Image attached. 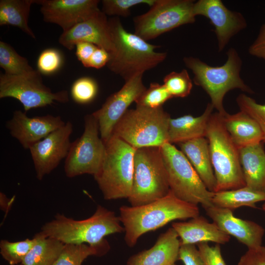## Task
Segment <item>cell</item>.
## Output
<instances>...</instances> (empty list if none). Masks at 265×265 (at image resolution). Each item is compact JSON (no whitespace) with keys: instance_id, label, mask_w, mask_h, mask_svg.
<instances>
[{"instance_id":"1","label":"cell","mask_w":265,"mask_h":265,"mask_svg":"<svg viewBox=\"0 0 265 265\" xmlns=\"http://www.w3.org/2000/svg\"><path fill=\"white\" fill-rule=\"evenodd\" d=\"M119 213L125 233V241L132 247L143 234L161 228L173 220L198 216L200 211L197 205L182 200L170 190L165 196L148 204L122 206Z\"/></svg>"},{"instance_id":"2","label":"cell","mask_w":265,"mask_h":265,"mask_svg":"<svg viewBox=\"0 0 265 265\" xmlns=\"http://www.w3.org/2000/svg\"><path fill=\"white\" fill-rule=\"evenodd\" d=\"M113 51L109 53L108 68L125 81L139 74H144L162 62L166 52H157L160 46L151 44L134 33L127 31L120 19H108Z\"/></svg>"},{"instance_id":"3","label":"cell","mask_w":265,"mask_h":265,"mask_svg":"<svg viewBox=\"0 0 265 265\" xmlns=\"http://www.w3.org/2000/svg\"><path fill=\"white\" fill-rule=\"evenodd\" d=\"M121 223L119 217L114 212L98 205L90 217L83 220L57 213L53 219L42 226L39 233L64 244L96 245L106 240L105 237L124 231Z\"/></svg>"},{"instance_id":"4","label":"cell","mask_w":265,"mask_h":265,"mask_svg":"<svg viewBox=\"0 0 265 265\" xmlns=\"http://www.w3.org/2000/svg\"><path fill=\"white\" fill-rule=\"evenodd\" d=\"M225 63L220 66H212L197 57L185 56L183 62L194 75L193 82L209 96L211 103L217 112L224 115L223 100L231 90L238 89L249 94L254 93L240 77L242 60L237 51L230 48Z\"/></svg>"},{"instance_id":"5","label":"cell","mask_w":265,"mask_h":265,"mask_svg":"<svg viewBox=\"0 0 265 265\" xmlns=\"http://www.w3.org/2000/svg\"><path fill=\"white\" fill-rule=\"evenodd\" d=\"M223 116L218 112L212 113L206 135L216 179L214 192L245 186L239 149L225 127Z\"/></svg>"},{"instance_id":"6","label":"cell","mask_w":265,"mask_h":265,"mask_svg":"<svg viewBox=\"0 0 265 265\" xmlns=\"http://www.w3.org/2000/svg\"><path fill=\"white\" fill-rule=\"evenodd\" d=\"M105 144L104 159L94 178L105 200L128 199L132 189L136 149L112 135Z\"/></svg>"},{"instance_id":"7","label":"cell","mask_w":265,"mask_h":265,"mask_svg":"<svg viewBox=\"0 0 265 265\" xmlns=\"http://www.w3.org/2000/svg\"><path fill=\"white\" fill-rule=\"evenodd\" d=\"M170 115L162 107L149 108L136 106L128 109L115 124L111 135L135 149L161 147L168 141Z\"/></svg>"},{"instance_id":"8","label":"cell","mask_w":265,"mask_h":265,"mask_svg":"<svg viewBox=\"0 0 265 265\" xmlns=\"http://www.w3.org/2000/svg\"><path fill=\"white\" fill-rule=\"evenodd\" d=\"M170 190L160 147L136 149L131 194V206L151 203L166 195Z\"/></svg>"},{"instance_id":"9","label":"cell","mask_w":265,"mask_h":265,"mask_svg":"<svg viewBox=\"0 0 265 265\" xmlns=\"http://www.w3.org/2000/svg\"><path fill=\"white\" fill-rule=\"evenodd\" d=\"M170 190L179 199L205 209L213 205L214 192L206 187L194 167L181 151L166 142L160 147Z\"/></svg>"},{"instance_id":"10","label":"cell","mask_w":265,"mask_h":265,"mask_svg":"<svg viewBox=\"0 0 265 265\" xmlns=\"http://www.w3.org/2000/svg\"><path fill=\"white\" fill-rule=\"evenodd\" d=\"M195 1L155 0L146 13L134 17V33L148 41L181 26L194 23Z\"/></svg>"},{"instance_id":"11","label":"cell","mask_w":265,"mask_h":265,"mask_svg":"<svg viewBox=\"0 0 265 265\" xmlns=\"http://www.w3.org/2000/svg\"><path fill=\"white\" fill-rule=\"evenodd\" d=\"M84 129L82 135L71 143L64 163V172L68 178L83 174L93 176L99 171L103 162L106 146L99 137L98 120L92 115L84 117Z\"/></svg>"},{"instance_id":"12","label":"cell","mask_w":265,"mask_h":265,"mask_svg":"<svg viewBox=\"0 0 265 265\" xmlns=\"http://www.w3.org/2000/svg\"><path fill=\"white\" fill-rule=\"evenodd\" d=\"M41 73L38 71L30 76L0 75V98L11 97L18 100L23 106L25 112L54 104L55 102L66 103L69 94L62 90L53 92L44 84Z\"/></svg>"},{"instance_id":"13","label":"cell","mask_w":265,"mask_h":265,"mask_svg":"<svg viewBox=\"0 0 265 265\" xmlns=\"http://www.w3.org/2000/svg\"><path fill=\"white\" fill-rule=\"evenodd\" d=\"M143 75H136L125 81L119 91L110 95L102 107L92 113L98 121L100 137L104 143L111 136L115 124L129 106L147 88L142 81Z\"/></svg>"},{"instance_id":"14","label":"cell","mask_w":265,"mask_h":265,"mask_svg":"<svg viewBox=\"0 0 265 265\" xmlns=\"http://www.w3.org/2000/svg\"><path fill=\"white\" fill-rule=\"evenodd\" d=\"M73 126L70 121L55 130L29 149L38 180L55 169L66 158L71 143Z\"/></svg>"},{"instance_id":"15","label":"cell","mask_w":265,"mask_h":265,"mask_svg":"<svg viewBox=\"0 0 265 265\" xmlns=\"http://www.w3.org/2000/svg\"><path fill=\"white\" fill-rule=\"evenodd\" d=\"M193 14L208 19L214 27L219 52L231 39L245 29L247 22L240 12L227 8L221 0H199L194 3Z\"/></svg>"},{"instance_id":"16","label":"cell","mask_w":265,"mask_h":265,"mask_svg":"<svg viewBox=\"0 0 265 265\" xmlns=\"http://www.w3.org/2000/svg\"><path fill=\"white\" fill-rule=\"evenodd\" d=\"M98 0H36L46 22L60 26L63 31L68 30L101 10Z\"/></svg>"},{"instance_id":"17","label":"cell","mask_w":265,"mask_h":265,"mask_svg":"<svg viewBox=\"0 0 265 265\" xmlns=\"http://www.w3.org/2000/svg\"><path fill=\"white\" fill-rule=\"evenodd\" d=\"M65 123L60 116L47 114L29 117L26 112L18 110L14 111L6 125L11 135L24 149H29Z\"/></svg>"},{"instance_id":"18","label":"cell","mask_w":265,"mask_h":265,"mask_svg":"<svg viewBox=\"0 0 265 265\" xmlns=\"http://www.w3.org/2000/svg\"><path fill=\"white\" fill-rule=\"evenodd\" d=\"M59 42L69 50H72L80 42H88L107 51L114 50L108 20L102 10L68 30L63 31Z\"/></svg>"},{"instance_id":"19","label":"cell","mask_w":265,"mask_h":265,"mask_svg":"<svg viewBox=\"0 0 265 265\" xmlns=\"http://www.w3.org/2000/svg\"><path fill=\"white\" fill-rule=\"evenodd\" d=\"M206 214L222 231L236 238L248 249L262 245L264 228L249 220L235 216L232 210L212 205L205 209Z\"/></svg>"},{"instance_id":"20","label":"cell","mask_w":265,"mask_h":265,"mask_svg":"<svg viewBox=\"0 0 265 265\" xmlns=\"http://www.w3.org/2000/svg\"><path fill=\"white\" fill-rule=\"evenodd\" d=\"M180 246L177 233L169 228L159 235L152 247L131 256L127 265H176Z\"/></svg>"},{"instance_id":"21","label":"cell","mask_w":265,"mask_h":265,"mask_svg":"<svg viewBox=\"0 0 265 265\" xmlns=\"http://www.w3.org/2000/svg\"><path fill=\"white\" fill-rule=\"evenodd\" d=\"M172 227L177 233L181 244H195L208 241L225 244L229 241L230 236L222 231L214 223L200 216L188 221L174 222Z\"/></svg>"},{"instance_id":"22","label":"cell","mask_w":265,"mask_h":265,"mask_svg":"<svg viewBox=\"0 0 265 265\" xmlns=\"http://www.w3.org/2000/svg\"><path fill=\"white\" fill-rule=\"evenodd\" d=\"M213 109L212 104L209 103L200 116L185 115L176 118H171L168 124V142L179 144L195 138L206 137L208 122Z\"/></svg>"},{"instance_id":"23","label":"cell","mask_w":265,"mask_h":265,"mask_svg":"<svg viewBox=\"0 0 265 265\" xmlns=\"http://www.w3.org/2000/svg\"><path fill=\"white\" fill-rule=\"evenodd\" d=\"M178 144L208 189L214 192L216 179L206 137L195 138Z\"/></svg>"},{"instance_id":"24","label":"cell","mask_w":265,"mask_h":265,"mask_svg":"<svg viewBox=\"0 0 265 265\" xmlns=\"http://www.w3.org/2000/svg\"><path fill=\"white\" fill-rule=\"evenodd\" d=\"M263 143L239 149L245 186L265 193V151Z\"/></svg>"},{"instance_id":"25","label":"cell","mask_w":265,"mask_h":265,"mask_svg":"<svg viewBox=\"0 0 265 265\" xmlns=\"http://www.w3.org/2000/svg\"><path fill=\"white\" fill-rule=\"evenodd\" d=\"M225 127L238 149L262 142L263 134L258 123L247 113L240 110L223 115Z\"/></svg>"},{"instance_id":"26","label":"cell","mask_w":265,"mask_h":265,"mask_svg":"<svg viewBox=\"0 0 265 265\" xmlns=\"http://www.w3.org/2000/svg\"><path fill=\"white\" fill-rule=\"evenodd\" d=\"M36 0H0V26L17 27L33 38L35 35L28 25L31 5Z\"/></svg>"},{"instance_id":"27","label":"cell","mask_w":265,"mask_h":265,"mask_svg":"<svg viewBox=\"0 0 265 265\" xmlns=\"http://www.w3.org/2000/svg\"><path fill=\"white\" fill-rule=\"evenodd\" d=\"M265 201V193L253 190L247 186L214 192L213 205L231 210L242 206L257 208V202Z\"/></svg>"},{"instance_id":"28","label":"cell","mask_w":265,"mask_h":265,"mask_svg":"<svg viewBox=\"0 0 265 265\" xmlns=\"http://www.w3.org/2000/svg\"><path fill=\"white\" fill-rule=\"evenodd\" d=\"M36 242L22 262L23 265H53L64 244L39 232L34 236Z\"/></svg>"},{"instance_id":"29","label":"cell","mask_w":265,"mask_h":265,"mask_svg":"<svg viewBox=\"0 0 265 265\" xmlns=\"http://www.w3.org/2000/svg\"><path fill=\"white\" fill-rule=\"evenodd\" d=\"M109 249L110 245L106 240L96 245L65 244L53 265H82L88 257L104 255Z\"/></svg>"},{"instance_id":"30","label":"cell","mask_w":265,"mask_h":265,"mask_svg":"<svg viewBox=\"0 0 265 265\" xmlns=\"http://www.w3.org/2000/svg\"><path fill=\"white\" fill-rule=\"evenodd\" d=\"M0 66L4 74L10 76H30L38 71L34 70L25 57L19 55L9 44L0 41Z\"/></svg>"},{"instance_id":"31","label":"cell","mask_w":265,"mask_h":265,"mask_svg":"<svg viewBox=\"0 0 265 265\" xmlns=\"http://www.w3.org/2000/svg\"><path fill=\"white\" fill-rule=\"evenodd\" d=\"M35 242L34 237L32 239L26 238L14 242L1 239L0 241V255L10 265L22 263Z\"/></svg>"},{"instance_id":"32","label":"cell","mask_w":265,"mask_h":265,"mask_svg":"<svg viewBox=\"0 0 265 265\" xmlns=\"http://www.w3.org/2000/svg\"><path fill=\"white\" fill-rule=\"evenodd\" d=\"M163 84L172 98L188 96L193 86L192 80L186 69L179 72L172 71L166 75Z\"/></svg>"},{"instance_id":"33","label":"cell","mask_w":265,"mask_h":265,"mask_svg":"<svg viewBox=\"0 0 265 265\" xmlns=\"http://www.w3.org/2000/svg\"><path fill=\"white\" fill-rule=\"evenodd\" d=\"M171 98L172 97L163 84L152 82L135 103L136 106L155 109L162 107V105Z\"/></svg>"},{"instance_id":"34","label":"cell","mask_w":265,"mask_h":265,"mask_svg":"<svg viewBox=\"0 0 265 265\" xmlns=\"http://www.w3.org/2000/svg\"><path fill=\"white\" fill-rule=\"evenodd\" d=\"M98 92L97 81L89 77H81L76 80L71 89L73 100L79 104H87L96 98Z\"/></svg>"},{"instance_id":"35","label":"cell","mask_w":265,"mask_h":265,"mask_svg":"<svg viewBox=\"0 0 265 265\" xmlns=\"http://www.w3.org/2000/svg\"><path fill=\"white\" fill-rule=\"evenodd\" d=\"M236 102L240 110L249 114L258 123L263 134V143H265V104H259L245 94L239 95Z\"/></svg>"},{"instance_id":"36","label":"cell","mask_w":265,"mask_h":265,"mask_svg":"<svg viewBox=\"0 0 265 265\" xmlns=\"http://www.w3.org/2000/svg\"><path fill=\"white\" fill-rule=\"evenodd\" d=\"M155 0H103L102 12L106 15L128 17L131 15V8L136 5L145 4L151 6Z\"/></svg>"},{"instance_id":"37","label":"cell","mask_w":265,"mask_h":265,"mask_svg":"<svg viewBox=\"0 0 265 265\" xmlns=\"http://www.w3.org/2000/svg\"><path fill=\"white\" fill-rule=\"evenodd\" d=\"M63 61V56L59 50L54 48L45 49L38 56V71L44 75L53 74L61 68Z\"/></svg>"},{"instance_id":"38","label":"cell","mask_w":265,"mask_h":265,"mask_svg":"<svg viewBox=\"0 0 265 265\" xmlns=\"http://www.w3.org/2000/svg\"><path fill=\"white\" fill-rule=\"evenodd\" d=\"M197 245L205 265H226L219 244L210 246L207 242H201Z\"/></svg>"},{"instance_id":"39","label":"cell","mask_w":265,"mask_h":265,"mask_svg":"<svg viewBox=\"0 0 265 265\" xmlns=\"http://www.w3.org/2000/svg\"><path fill=\"white\" fill-rule=\"evenodd\" d=\"M178 260L182 261L184 265H205L195 244H181Z\"/></svg>"},{"instance_id":"40","label":"cell","mask_w":265,"mask_h":265,"mask_svg":"<svg viewBox=\"0 0 265 265\" xmlns=\"http://www.w3.org/2000/svg\"><path fill=\"white\" fill-rule=\"evenodd\" d=\"M238 265H265V246L248 249L240 257Z\"/></svg>"},{"instance_id":"41","label":"cell","mask_w":265,"mask_h":265,"mask_svg":"<svg viewBox=\"0 0 265 265\" xmlns=\"http://www.w3.org/2000/svg\"><path fill=\"white\" fill-rule=\"evenodd\" d=\"M249 53L265 61V23L263 24L258 34L248 48Z\"/></svg>"},{"instance_id":"42","label":"cell","mask_w":265,"mask_h":265,"mask_svg":"<svg viewBox=\"0 0 265 265\" xmlns=\"http://www.w3.org/2000/svg\"><path fill=\"white\" fill-rule=\"evenodd\" d=\"M76 47V54L78 59L84 67L87 68L89 61L98 47L88 42L78 43Z\"/></svg>"},{"instance_id":"43","label":"cell","mask_w":265,"mask_h":265,"mask_svg":"<svg viewBox=\"0 0 265 265\" xmlns=\"http://www.w3.org/2000/svg\"><path fill=\"white\" fill-rule=\"evenodd\" d=\"M109 57V53L107 51L98 47L89 61L87 68L100 69L107 65Z\"/></svg>"},{"instance_id":"44","label":"cell","mask_w":265,"mask_h":265,"mask_svg":"<svg viewBox=\"0 0 265 265\" xmlns=\"http://www.w3.org/2000/svg\"><path fill=\"white\" fill-rule=\"evenodd\" d=\"M14 198L15 196H13L11 199H9L1 192L0 193V209L6 213L8 212L14 201Z\"/></svg>"},{"instance_id":"45","label":"cell","mask_w":265,"mask_h":265,"mask_svg":"<svg viewBox=\"0 0 265 265\" xmlns=\"http://www.w3.org/2000/svg\"><path fill=\"white\" fill-rule=\"evenodd\" d=\"M262 209L265 211V203L262 205Z\"/></svg>"}]
</instances>
